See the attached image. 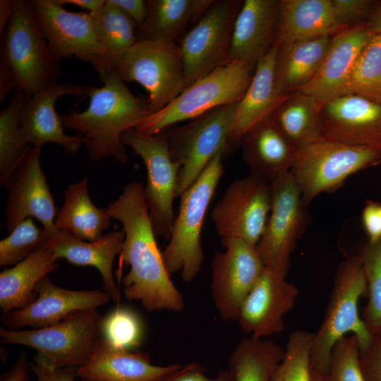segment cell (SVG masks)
Instances as JSON below:
<instances>
[{"instance_id": "obj_15", "label": "cell", "mask_w": 381, "mask_h": 381, "mask_svg": "<svg viewBox=\"0 0 381 381\" xmlns=\"http://www.w3.org/2000/svg\"><path fill=\"white\" fill-rule=\"evenodd\" d=\"M270 206L269 183L250 174L232 182L211 215L222 243L239 238L256 246L265 231Z\"/></svg>"}, {"instance_id": "obj_53", "label": "cell", "mask_w": 381, "mask_h": 381, "mask_svg": "<svg viewBox=\"0 0 381 381\" xmlns=\"http://www.w3.org/2000/svg\"><path fill=\"white\" fill-rule=\"evenodd\" d=\"M312 381H324V379L320 375L312 372Z\"/></svg>"}, {"instance_id": "obj_10", "label": "cell", "mask_w": 381, "mask_h": 381, "mask_svg": "<svg viewBox=\"0 0 381 381\" xmlns=\"http://www.w3.org/2000/svg\"><path fill=\"white\" fill-rule=\"evenodd\" d=\"M116 72L124 83H139L147 91L152 114L166 107L186 87L181 53L174 42L138 40Z\"/></svg>"}, {"instance_id": "obj_9", "label": "cell", "mask_w": 381, "mask_h": 381, "mask_svg": "<svg viewBox=\"0 0 381 381\" xmlns=\"http://www.w3.org/2000/svg\"><path fill=\"white\" fill-rule=\"evenodd\" d=\"M381 159V150L322 139L297 151L290 171L308 204L320 193L338 188L351 174Z\"/></svg>"}, {"instance_id": "obj_31", "label": "cell", "mask_w": 381, "mask_h": 381, "mask_svg": "<svg viewBox=\"0 0 381 381\" xmlns=\"http://www.w3.org/2000/svg\"><path fill=\"white\" fill-rule=\"evenodd\" d=\"M107 207L99 208L90 198L88 179L71 184L55 219V229L83 241H95L110 226Z\"/></svg>"}, {"instance_id": "obj_19", "label": "cell", "mask_w": 381, "mask_h": 381, "mask_svg": "<svg viewBox=\"0 0 381 381\" xmlns=\"http://www.w3.org/2000/svg\"><path fill=\"white\" fill-rule=\"evenodd\" d=\"M320 121L324 138L381 150V104L356 95L323 103Z\"/></svg>"}, {"instance_id": "obj_8", "label": "cell", "mask_w": 381, "mask_h": 381, "mask_svg": "<svg viewBox=\"0 0 381 381\" xmlns=\"http://www.w3.org/2000/svg\"><path fill=\"white\" fill-rule=\"evenodd\" d=\"M237 103L213 109L183 126L163 131L171 157L180 167L177 197L195 182L218 152H226Z\"/></svg>"}, {"instance_id": "obj_7", "label": "cell", "mask_w": 381, "mask_h": 381, "mask_svg": "<svg viewBox=\"0 0 381 381\" xmlns=\"http://www.w3.org/2000/svg\"><path fill=\"white\" fill-rule=\"evenodd\" d=\"M251 72L245 64L231 61L187 86L173 101L151 114L134 129L142 134L156 135L178 122L236 103L251 81Z\"/></svg>"}, {"instance_id": "obj_17", "label": "cell", "mask_w": 381, "mask_h": 381, "mask_svg": "<svg viewBox=\"0 0 381 381\" xmlns=\"http://www.w3.org/2000/svg\"><path fill=\"white\" fill-rule=\"evenodd\" d=\"M287 274L265 266L243 301L236 321L250 337L265 339L284 330V318L299 294L297 287L286 280Z\"/></svg>"}, {"instance_id": "obj_16", "label": "cell", "mask_w": 381, "mask_h": 381, "mask_svg": "<svg viewBox=\"0 0 381 381\" xmlns=\"http://www.w3.org/2000/svg\"><path fill=\"white\" fill-rule=\"evenodd\" d=\"M211 265L210 290L214 305L224 320H236L239 308L265 265L256 246L239 238L223 243Z\"/></svg>"}, {"instance_id": "obj_34", "label": "cell", "mask_w": 381, "mask_h": 381, "mask_svg": "<svg viewBox=\"0 0 381 381\" xmlns=\"http://www.w3.org/2000/svg\"><path fill=\"white\" fill-rule=\"evenodd\" d=\"M90 14L97 39L104 52V78L116 71L122 58L137 42L135 34L137 25L106 0L99 11Z\"/></svg>"}, {"instance_id": "obj_5", "label": "cell", "mask_w": 381, "mask_h": 381, "mask_svg": "<svg viewBox=\"0 0 381 381\" xmlns=\"http://www.w3.org/2000/svg\"><path fill=\"white\" fill-rule=\"evenodd\" d=\"M218 152L195 182L179 197L180 207L174 218L169 242L162 251L170 277L181 272L183 282H193L204 258L201 231L205 217L224 173L222 157Z\"/></svg>"}, {"instance_id": "obj_46", "label": "cell", "mask_w": 381, "mask_h": 381, "mask_svg": "<svg viewBox=\"0 0 381 381\" xmlns=\"http://www.w3.org/2000/svg\"><path fill=\"white\" fill-rule=\"evenodd\" d=\"M362 222L368 236L369 242L374 243L381 238V205L368 201L362 212Z\"/></svg>"}, {"instance_id": "obj_42", "label": "cell", "mask_w": 381, "mask_h": 381, "mask_svg": "<svg viewBox=\"0 0 381 381\" xmlns=\"http://www.w3.org/2000/svg\"><path fill=\"white\" fill-rule=\"evenodd\" d=\"M324 381H365L360 365V346L353 334L340 339L333 347Z\"/></svg>"}, {"instance_id": "obj_33", "label": "cell", "mask_w": 381, "mask_h": 381, "mask_svg": "<svg viewBox=\"0 0 381 381\" xmlns=\"http://www.w3.org/2000/svg\"><path fill=\"white\" fill-rule=\"evenodd\" d=\"M323 103L301 92L287 95L270 116L297 150L325 139L320 111Z\"/></svg>"}, {"instance_id": "obj_26", "label": "cell", "mask_w": 381, "mask_h": 381, "mask_svg": "<svg viewBox=\"0 0 381 381\" xmlns=\"http://www.w3.org/2000/svg\"><path fill=\"white\" fill-rule=\"evenodd\" d=\"M239 145L250 175L269 184L291 171L298 151L270 116L248 130Z\"/></svg>"}, {"instance_id": "obj_11", "label": "cell", "mask_w": 381, "mask_h": 381, "mask_svg": "<svg viewBox=\"0 0 381 381\" xmlns=\"http://www.w3.org/2000/svg\"><path fill=\"white\" fill-rule=\"evenodd\" d=\"M122 142L143 160L147 169L144 198L154 232L169 239L174 220L179 165L171 157L165 133L148 135L134 128L124 132Z\"/></svg>"}, {"instance_id": "obj_14", "label": "cell", "mask_w": 381, "mask_h": 381, "mask_svg": "<svg viewBox=\"0 0 381 381\" xmlns=\"http://www.w3.org/2000/svg\"><path fill=\"white\" fill-rule=\"evenodd\" d=\"M42 33L58 61L75 56L89 63L99 78L105 74L104 52L99 44L90 13L73 12L56 0L31 1Z\"/></svg>"}, {"instance_id": "obj_35", "label": "cell", "mask_w": 381, "mask_h": 381, "mask_svg": "<svg viewBox=\"0 0 381 381\" xmlns=\"http://www.w3.org/2000/svg\"><path fill=\"white\" fill-rule=\"evenodd\" d=\"M284 349L272 340L244 338L229 358V370L234 381H270L282 360Z\"/></svg>"}, {"instance_id": "obj_6", "label": "cell", "mask_w": 381, "mask_h": 381, "mask_svg": "<svg viewBox=\"0 0 381 381\" xmlns=\"http://www.w3.org/2000/svg\"><path fill=\"white\" fill-rule=\"evenodd\" d=\"M102 317L97 309L74 312L53 325L32 329L0 328L4 344L32 348L34 361L59 368L84 364L101 339Z\"/></svg>"}, {"instance_id": "obj_47", "label": "cell", "mask_w": 381, "mask_h": 381, "mask_svg": "<svg viewBox=\"0 0 381 381\" xmlns=\"http://www.w3.org/2000/svg\"><path fill=\"white\" fill-rule=\"evenodd\" d=\"M31 368L37 381H74L78 368L76 367L54 368L35 361Z\"/></svg>"}, {"instance_id": "obj_25", "label": "cell", "mask_w": 381, "mask_h": 381, "mask_svg": "<svg viewBox=\"0 0 381 381\" xmlns=\"http://www.w3.org/2000/svg\"><path fill=\"white\" fill-rule=\"evenodd\" d=\"M124 239L123 229L112 231L89 242L56 229L46 248L57 259L64 258L75 265L95 267L101 274L104 291L119 303L121 294L113 276L112 266L115 257L121 253Z\"/></svg>"}, {"instance_id": "obj_20", "label": "cell", "mask_w": 381, "mask_h": 381, "mask_svg": "<svg viewBox=\"0 0 381 381\" xmlns=\"http://www.w3.org/2000/svg\"><path fill=\"white\" fill-rule=\"evenodd\" d=\"M36 298L26 306L2 318L8 329L23 327L43 328L59 322L71 313L86 309H97L111 300L105 291H75L59 287L48 276L35 287Z\"/></svg>"}, {"instance_id": "obj_41", "label": "cell", "mask_w": 381, "mask_h": 381, "mask_svg": "<svg viewBox=\"0 0 381 381\" xmlns=\"http://www.w3.org/2000/svg\"><path fill=\"white\" fill-rule=\"evenodd\" d=\"M102 338L114 347L131 351L142 341L143 328L138 315L127 308H116L102 317Z\"/></svg>"}, {"instance_id": "obj_22", "label": "cell", "mask_w": 381, "mask_h": 381, "mask_svg": "<svg viewBox=\"0 0 381 381\" xmlns=\"http://www.w3.org/2000/svg\"><path fill=\"white\" fill-rule=\"evenodd\" d=\"M373 36L366 22L344 28L332 35L318 73L298 91L310 95L322 103L341 95L357 57Z\"/></svg>"}, {"instance_id": "obj_2", "label": "cell", "mask_w": 381, "mask_h": 381, "mask_svg": "<svg viewBox=\"0 0 381 381\" xmlns=\"http://www.w3.org/2000/svg\"><path fill=\"white\" fill-rule=\"evenodd\" d=\"M101 80L102 87L92 86L87 108L61 116V121L82 135L91 160L112 157L125 163L128 155L121 136L152 114L148 99L134 95L116 72Z\"/></svg>"}, {"instance_id": "obj_32", "label": "cell", "mask_w": 381, "mask_h": 381, "mask_svg": "<svg viewBox=\"0 0 381 381\" xmlns=\"http://www.w3.org/2000/svg\"><path fill=\"white\" fill-rule=\"evenodd\" d=\"M57 258L43 248L0 274V308L2 318L22 308L36 298L39 281L57 268Z\"/></svg>"}, {"instance_id": "obj_38", "label": "cell", "mask_w": 381, "mask_h": 381, "mask_svg": "<svg viewBox=\"0 0 381 381\" xmlns=\"http://www.w3.org/2000/svg\"><path fill=\"white\" fill-rule=\"evenodd\" d=\"M358 256L367 282L368 298L362 320L373 337L381 331V238L368 242Z\"/></svg>"}, {"instance_id": "obj_1", "label": "cell", "mask_w": 381, "mask_h": 381, "mask_svg": "<svg viewBox=\"0 0 381 381\" xmlns=\"http://www.w3.org/2000/svg\"><path fill=\"white\" fill-rule=\"evenodd\" d=\"M143 189L141 183L133 181L107 207L111 218L122 224L125 233L119 261L120 274L124 262L130 266L122 279L124 296L140 301L148 311L180 312L185 306L184 298L166 270Z\"/></svg>"}, {"instance_id": "obj_36", "label": "cell", "mask_w": 381, "mask_h": 381, "mask_svg": "<svg viewBox=\"0 0 381 381\" xmlns=\"http://www.w3.org/2000/svg\"><path fill=\"white\" fill-rule=\"evenodd\" d=\"M27 95L16 90L8 105L0 111V186L6 187L24 161L32 145L19 125V116Z\"/></svg>"}, {"instance_id": "obj_44", "label": "cell", "mask_w": 381, "mask_h": 381, "mask_svg": "<svg viewBox=\"0 0 381 381\" xmlns=\"http://www.w3.org/2000/svg\"><path fill=\"white\" fill-rule=\"evenodd\" d=\"M360 365L365 381H381V331L360 353Z\"/></svg>"}, {"instance_id": "obj_51", "label": "cell", "mask_w": 381, "mask_h": 381, "mask_svg": "<svg viewBox=\"0 0 381 381\" xmlns=\"http://www.w3.org/2000/svg\"><path fill=\"white\" fill-rule=\"evenodd\" d=\"M16 0L0 1V33L4 32L12 16Z\"/></svg>"}, {"instance_id": "obj_24", "label": "cell", "mask_w": 381, "mask_h": 381, "mask_svg": "<svg viewBox=\"0 0 381 381\" xmlns=\"http://www.w3.org/2000/svg\"><path fill=\"white\" fill-rule=\"evenodd\" d=\"M181 366L155 365L148 354L114 347L101 338L88 360L77 368V375L101 381H164Z\"/></svg>"}, {"instance_id": "obj_50", "label": "cell", "mask_w": 381, "mask_h": 381, "mask_svg": "<svg viewBox=\"0 0 381 381\" xmlns=\"http://www.w3.org/2000/svg\"><path fill=\"white\" fill-rule=\"evenodd\" d=\"M61 4H72L87 9L90 13L99 11L105 4V0H56Z\"/></svg>"}, {"instance_id": "obj_43", "label": "cell", "mask_w": 381, "mask_h": 381, "mask_svg": "<svg viewBox=\"0 0 381 381\" xmlns=\"http://www.w3.org/2000/svg\"><path fill=\"white\" fill-rule=\"evenodd\" d=\"M378 4L373 0H332L334 16L341 29L365 23Z\"/></svg>"}, {"instance_id": "obj_45", "label": "cell", "mask_w": 381, "mask_h": 381, "mask_svg": "<svg viewBox=\"0 0 381 381\" xmlns=\"http://www.w3.org/2000/svg\"><path fill=\"white\" fill-rule=\"evenodd\" d=\"M164 381H234L229 370H220L216 377L210 378L197 363H190L181 368Z\"/></svg>"}, {"instance_id": "obj_54", "label": "cell", "mask_w": 381, "mask_h": 381, "mask_svg": "<svg viewBox=\"0 0 381 381\" xmlns=\"http://www.w3.org/2000/svg\"><path fill=\"white\" fill-rule=\"evenodd\" d=\"M83 381H101V380H83Z\"/></svg>"}, {"instance_id": "obj_30", "label": "cell", "mask_w": 381, "mask_h": 381, "mask_svg": "<svg viewBox=\"0 0 381 381\" xmlns=\"http://www.w3.org/2000/svg\"><path fill=\"white\" fill-rule=\"evenodd\" d=\"M331 37L279 47L275 63L276 86L285 97L307 85L318 73L329 49Z\"/></svg>"}, {"instance_id": "obj_40", "label": "cell", "mask_w": 381, "mask_h": 381, "mask_svg": "<svg viewBox=\"0 0 381 381\" xmlns=\"http://www.w3.org/2000/svg\"><path fill=\"white\" fill-rule=\"evenodd\" d=\"M50 234L37 226L32 218L16 226L0 241V265H15L33 253L46 248Z\"/></svg>"}, {"instance_id": "obj_18", "label": "cell", "mask_w": 381, "mask_h": 381, "mask_svg": "<svg viewBox=\"0 0 381 381\" xmlns=\"http://www.w3.org/2000/svg\"><path fill=\"white\" fill-rule=\"evenodd\" d=\"M40 147H32L6 187L8 194L4 214L8 233L28 218L35 217L51 235L58 212L41 167Z\"/></svg>"}, {"instance_id": "obj_48", "label": "cell", "mask_w": 381, "mask_h": 381, "mask_svg": "<svg viewBox=\"0 0 381 381\" xmlns=\"http://www.w3.org/2000/svg\"><path fill=\"white\" fill-rule=\"evenodd\" d=\"M106 1L121 10L135 22L138 28L144 23L147 11L146 1L106 0Z\"/></svg>"}, {"instance_id": "obj_13", "label": "cell", "mask_w": 381, "mask_h": 381, "mask_svg": "<svg viewBox=\"0 0 381 381\" xmlns=\"http://www.w3.org/2000/svg\"><path fill=\"white\" fill-rule=\"evenodd\" d=\"M270 185V210L256 248L265 266L288 272L291 255L304 231L306 204L290 171Z\"/></svg>"}, {"instance_id": "obj_39", "label": "cell", "mask_w": 381, "mask_h": 381, "mask_svg": "<svg viewBox=\"0 0 381 381\" xmlns=\"http://www.w3.org/2000/svg\"><path fill=\"white\" fill-rule=\"evenodd\" d=\"M314 333L297 330L288 338L284 355L270 381H312L310 354Z\"/></svg>"}, {"instance_id": "obj_28", "label": "cell", "mask_w": 381, "mask_h": 381, "mask_svg": "<svg viewBox=\"0 0 381 381\" xmlns=\"http://www.w3.org/2000/svg\"><path fill=\"white\" fill-rule=\"evenodd\" d=\"M341 30L332 0H280L274 43L280 47L331 37Z\"/></svg>"}, {"instance_id": "obj_52", "label": "cell", "mask_w": 381, "mask_h": 381, "mask_svg": "<svg viewBox=\"0 0 381 381\" xmlns=\"http://www.w3.org/2000/svg\"><path fill=\"white\" fill-rule=\"evenodd\" d=\"M366 24L374 35L381 34V3L373 10Z\"/></svg>"}, {"instance_id": "obj_21", "label": "cell", "mask_w": 381, "mask_h": 381, "mask_svg": "<svg viewBox=\"0 0 381 381\" xmlns=\"http://www.w3.org/2000/svg\"><path fill=\"white\" fill-rule=\"evenodd\" d=\"M92 86L56 84L33 96H27L19 116V125L32 147L47 143L60 146L68 154H75L84 144L83 138L65 133L55 103L62 96H88Z\"/></svg>"}, {"instance_id": "obj_55", "label": "cell", "mask_w": 381, "mask_h": 381, "mask_svg": "<svg viewBox=\"0 0 381 381\" xmlns=\"http://www.w3.org/2000/svg\"><path fill=\"white\" fill-rule=\"evenodd\" d=\"M381 164V159L379 161V162L377 163V165L380 164Z\"/></svg>"}, {"instance_id": "obj_49", "label": "cell", "mask_w": 381, "mask_h": 381, "mask_svg": "<svg viewBox=\"0 0 381 381\" xmlns=\"http://www.w3.org/2000/svg\"><path fill=\"white\" fill-rule=\"evenodd\" d=\"M1 381H29L27 357L23 354L14 365L1 377Z\"/></svg>"}, {"instance_id": "obj_3", "label": "cell", "mask_w": 381, "mask_h": 381, "mask_svg": "<svg viewBox=\"0 0 381 381\" xmlns=\"http://www.w3.org/2000/svg\"><path fill=\"white\" fill-rule=\"evenodd\" d=\"M0 65V100L8 92L33 96L56 84L59 61L51 53L31 1L16 0L3 36Z\"/></svg>"}, {"instance_id": "obj_37", "label": "cell", "mask_w": 381, "mask_h": 381, "mask_svg": "<svg viewBox=\"0 0 381 381\" xmlns=\"http://www.w3.org/2000/svg\"><path fill=\"white\" fill-rule=\"evenodd\" d=\"M350 94L381 104V34L374 35L357 57L341 95Z\"/></svg>"}, {"instance_id": "obj_4", "label": "cell", "mask_w": 381, "mask_h": 381, "mask_svg": "<svg viewBox=\"0 0 381 381\" xmlns=\"http://www.w3.org/2000/svg\"><path fill=\"white\" fill-rule=\"evenodd\" d=\"M367 294V282L359 256L343 261L335 275L325 317L314 332L311 371L325 377L335 344L348 333L358 341L360 353L370 345L373 335L358 313V301Z\"/></svg>"}, {"instance_id": "obj_12", "label": "cell", "mask_w": 381, "mask_h": 381, "mask_svg": "<svg viewBox=\"0 0 381 381\" xmlns=\"http://www.w3.org/2000/svg\"><path fill=\"white\" fill-rule=\"evenodd\" d=\"M242 4L239 0H214L181 39L179 45L186 87L230 62L234 25Z\"/></svg>"}, {"instance_id": "obj_29", "label": "cell", "mask_w": 381, "mask_h": 381, "mask_svg": "<svg viewBox=\"0 0 381 381\" xmlns=\"http://www.w3.org/2000/svg\"><path fill=\"white\" fill-rule=\"evenodd\" d=\"M214 0H147V16L138 40L179 44Z\"/></svg>"}, {"instance_id": "obj_23", "label": "cell", "mask_w": 381, "mask_h": 381, "mask_svg": "<svg viewBox=\"0 0 381 381\" xmlns=\"http://www.w3.org/2000/svg\"><path fill=\"white\" fill-rule=\"evenodd\" d=\"M279 11V0L243 1L234 25L230 61L255 68L274 43Z\"/></svg>"}, {"instance_id": "obj_27", "label": "cell", "mask_w": 381, "mask_h": 381, "mask_svg": "<svg viewBox=\"0 0 381 381\" xmlns=\"http://www.w3.org/2000/svg\"><path fill=\"white\" fill-rule=\"evenodd\" d=\"M278 46L274 43L255 66L251 81L237 103L226 152L239 145L243 135L255 125L269 117L286 97L278 92L275 80V63Z\"/></svg>"}]
</instances>
